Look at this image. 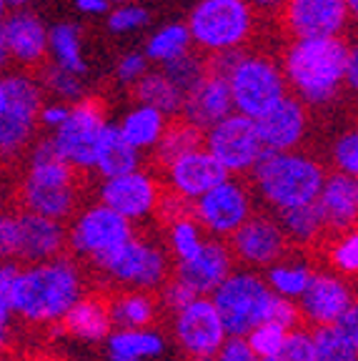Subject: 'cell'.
Listing matches in <instances>:
<instances>
[{"label":"cell","instance_id":"48","mask_svg":"<svg viewBox=\"0 0 358 361\" xmlns=\"http://www.w3.org/2000/svg\"><path fill=\"white\" fill-rule=\"evenodd\" d=\"M196 299H198L196 293L190 291L188 286H183L175 276L158 291V301H161L163 311H168V316L175 314V311H180L183 306H188L190 301H196Z\"/></svg>","mask_w":358,"mask_h":361},{"label":"cell","instance_id":"20","mask_svg":"<svg viewBox=\"0 0 358 361\" xmlns=\"http://www.w3.org/2000/svg\"><path fill=\"white\" fill-rule=\"evenodd\" d=\"M51 45V28L35 11H13L6 13L0 23V58L3 63H16L20 68H35L48 56Z\"/></svg>","mask_w":358,"mask_h":361},{"label":"cell","instance_id":"19","mask_svg":"<svg viewBox=\"0 0 358 361\" xmlns=\"http://www.w3.org/2000/svg\"><path fill=\"white\" fill-rule=\"evenodd\" d=\"M226 178H230L228 171L208 153L206 146L161 166V180L166 191L188 203L201 201L206 193H211L216 186H221Z\"/></svg>","mask_w":358,"mask_h":361},{"label":"cell","instance_id":"12","mask_svg":"<svg viewBox=\"0 0 358 361\" xmlns=\"http://www.w3.org/2000/svg\"><path fill=\"white\" fill-rule=\"evenodd\" d=\"M106 108L98 96H88L75 103L70 111V118L51 133V141L56 146L58 156L75 171H95V158L101 148L103 133L108 128Z\"/></svg>","mask_w":358,"mask_h":361},{"label":"cell","instance_id":"53","mask_svg":"<svg viewBox=\"0 0 358 361\" xmlns=\"http://www.w3.org/2000/svg\"><path fill=\"white\" fill-rule=\"evenodd\" d=\"M346 88L358 93V43L348 48V63H346Z\"/></svg>","mask_w":358,"mask_h":361},{"label":"cell","instance_id":"17","mask_svg":"<svg viewBox=\"0 0 358 361\" xmlns=\"http://www.w3.org/2000/svg\"><path fill=\"white\" fill-rule=\"evenodd\" d=\"M358 296L353 291L351 281L343 279L336 271L321 266L316 271L314 281L298 301L301 306L303 324L308 329H326V326H341L348 311L356 306Z\"/></svg>","mask_w":358,"mask_h":361},{"label":"cell","instance_id":"36","mask_svg":"<svg viewBox=\"0 0 358 361\" xmlns=\"http://www.w3.org/2000/svg\"><path fill=\"white\" fill-rule=\"evenodd\" d=\"M208 243V233L203 231V226L196 221V216H183V219L173 221L166 226V248H168L171 259L175 264L196 259Z\"/></svg>","mask_w":358,"mask_h":361},{"label":"cell","instance_id":"58","mask_svg":"<svg viewBox=\"0 0 358 361\" xmlns=\"http://www.w3.org/2000/svg\"><path fill=\"white\" fill-rule=\"evenodd\" d=\"M285 0H251V6L264 8V11H271V8H283Z\"/></svg>","mask_w":358,"mask_h":361},{"label":"cell","instance_id":"55","mask_svg":"<svg viewBox=\"0 0 358 361\" xmlns=\"http://www.w3.org/2000/svg\"><path fill=\"white\" fill-rule=\"evenodd\" d=\"M341 326L346 329L348 336L353 338V344H356V349H358V301H356V306H353V309L348 311V316L343 319Z\"/></svg>","mask_w":358,"mask_h":361},{"label":"cell","instance_id":"38","mask_svg":"<svg viewBox=\"0 0 358 361\" xmlns=\"http://www.w3.org/2000/svg\"><path fill=\"white\" fill-rule=\"evenodd\" d=\"M323 264L326 269L336 271L348 281L358 279V226L343 233H333L323 243Z\"/></svg>","mask_w":358,"mask_h":361},{"label":"cell","instance_id":"54","mask_svg":"<svg viewBox=\"0 0 358 361\" xmlns=\"http://www.w3.org/2000/svg\"><path fill=\"white\" fill-rule=\"evenodd\" d=\"M75 8L83 16H108L111 13V0H75Z\"/></svg>","mask_w":358,"mask_h":361},{"label":"cell","instance_id":"9","mask_svg":"<svg viewBox=\"0 0 358 361\" xmlns=\"http://www.w3.org/2000/svg\"><path fill=\"white\" fill-rule=\"evenodd\" d=\"M211 299L223 316L230 336H248L256 326L271 322L278 296L271 291L261 271L238 266Z\"/></svg>","mask_w":358,"mask_h":361},{"label":"cell","instance_id":"43","mask_svg":"<svg viewBox=\"0 0 358 361\" xmlns=\"http://www.w3.org/2000/svg\"><path fill=\"white\" fill-rule=\"evenodd\" d=\"M20 274V264L6 261L0 269V326H3V341H8L11 324L16 319V283Z\"/></svg>","mask_w":358,"mask_h":361},{"label":"cell","instance_id":"27","mask_svg":"<svg viewBox=\"0 0 358 361\" xmlns=\"http://www.w3.org/2000/svg\"><path fill=\"white\" fill-rule=\"evenodd\" d=\"M168 338L158 329H116L106 341L108 361H158Z\"/></svg>","mask_w":358,"mask_h":361},{"label":"cell","instance_id":"40","mask_svg":"<svg viewBox=\"0 0 358 361\" xmlns=\"http://www.w3.org/2000/svg\"><path fill=\"white\" fill-rule=\"evenodd\" d=\"M319 361H358V349L343 326L311 329Z\"/></svg>","mask_w":358,"mask_h":361},{"label":"cell","instance_id":"22","mask_svg":"<svg viewBox=\"0 0 358 361\" xmlns=\"http://www.w3.org/2000/svg\"><path fill=\"white\" fill-rule=\"evenodd\" d=\"M18 221H20V246L16 264H45L68 256V224L20 209H18Z\"/></svg>","mask_w":358,"mask_h":361},{"label":"cell","instance_id":"13","mask_svg":"<svg viewBox=\"0 0 358 361\" xmlns=\"http://www.w3.org/2000/svg\"><path fill=\"white\" fill-rule=\"evenodd\" d=\"M256 214V193L241 178H226L221 186L193 203V216L208 238L230 241Z\"/></svg>","mask_w":358,"mask_h":361},{"label":"cell","instance_id":"29","mask_svg":"<svg viewBox=\"0 0 358 361\" xmlns=\"http://www.w3.org/2000/svg\"><path fill=\"white\" fill-rule=\"evenodd\" d=\"M168 126L171 118L166 113L153 106H143V103H135L130 111L123 113V118L118 121V128L125 135V141L138 148L140 153L156 151Z\"/></svg>","mask_w":358,"mask_h":361},{"label":"cell","instance_id":"45","mask_svg":"<svg viewBox=\"0 0 358 361\" xmlns=\"http://www.w3.org/2000/svg\"><path fill=\"white\" fill-rule=\"evenodd\" d=\"M151 23V13L140 3H123L108 13V30L111 33H133L138 28H146Z\"/></svg>","mask_w":358,"mask_h":361},{"label":"cell","instance_id":"8","mask_svg":"<svg viewBox=\"0 0 358 361\" xmlns=\"http://www.w3.org/2000/svg\"><path fill=\"white\" fill-rule=\"evenodd\" d=\"M135 236V226L106 203H88L68 224V254L90 269L101 266Z\"/></svg>","mask_w":358,"mask_h":361},{"label":"cell","instance_id":"39","mask_svg":"<svg viewBox=\"0 0 358 361\" xmlns=\"http://www.w3.org/2000/svg\"><path fill=\"white\" fill-rule=\"evenodd\" d=\"M40 85H43L45 93H51L56 101L70 103V106H75V103H80L83 98H88L85 96L83 75L70 73V71L56 66V63L43 66V71H40Z\"/></svg>","mask_w":358,"mask_h":361},{"label":"cell","instance_id":"24","mask_svg":"<svg viewBox=\"0 0 358 361\" xmlns=\"http://www.w3.org/2000/svg\"><path fill=\"white\" fill-rule=\"evenodd\" d=\"M235 113L233 96H230L228 78L216 73H206V78L190 90L183 101V111L180 118L188 123L198 126L203 130H211L213 126H218L228 116Z\"/></svg>","mask_w":358,"mask_h":361},{"label":"cell","instance_id":"51","mask_svg":"<svg viewBox=\"0 0 358 361\" xmlns=\"http://www.w3.org/2000/svg\"><path fill=\"white\" fill-rule=\"evenodd\" d=\"M271 322L280 324V326H285L288 331H293V329H301V324H303L301 306H298L296 301L278 299V301H276V306H273V314H271Z\"/></svg>","mask_w":358,"mask_h":361},{"label":"cell","instance_id":"59","mask_svg":"<svg viewBox=\"0 0 358 361\" xmlns=\"http://www.w3.org/2000/svg\"><path fill=\"white\" fill-rule=\"evenodd\" d=\"M348 3V11H351V20L358 23V0H346Z\"/></svg>","mask_w":358,"mask_h":361},{"label":"cell","instance_id":"35","mask_svg":"<svg viewBox=\"0 0 358 361\" xmlns=\"http://www.w3.org/2000/svg\"><path fill=\"white\" fill-rule=\"evenodd\" d=\"M193 48V38H190L188 25L183 23H168L158 28L156 33H151V38L146 40V58L156 66H168V63L178 61V58L188 56Z\"/></svg>","mask_w":358,"mask_h":361},{"label":"cell","instance_id":"60","mask_svg":"<svg viewBox=\"0 0 358 361\" xmlns=\"http://www.w3.org/2000/svg\"><path fill=\"white\" fill-rule=\"evenodd\" d=\"M111 3H116V6H123V3H135V0H111Z\"/></svg>","mask_w":358,"mask_h":361},{"label":"cell","instance_id":"21","mask_svg":"<svg viewBox=\"0 0 358 361\" xmlns=\"http://www.w3.org/2000/svg\"><path fill=\"white\" fill-rule=\"evenodd\" d=\"M235 269H238V264H235L228 241L208 238L206 248H203L196 259L175 264L173 276L178 279L183 286H188L190 291L196 293L198 299H203V296L211 299L213 293L221 288V283H223Z\"/></svg>","mask_w":358,"mask_h":361},{"label":"cell","instance_id":"47","mask_svg":"<svg viewBox=\"0 0 358 361\" xmlns=\"http://www.w3.org/2000/svg\"><path fill=\"white\" fill-rule=\"evenodd\" d=\"M148 63H151V61L146 58V53H138V51L125 53V56L121 58V61H118V66H116V80L121 85H130V88H135L140 80L151 73Z\"/></svg>","mask_w":358,"mask_h":361},{"label":"cell","instance_id":"49","mask_svg":"<svg viewBox=\"0 0 358 361\" xmlns=\"http://www.w3.org/2000/svg\"><path fill=\"white\" fill-rule=\"evenodd\" d=\"M18 246H20V221H18V211H11L0 219V251L8 261H16Z\"/></svg>","mask_w":358,"mask_h":361},{"label":"cell","instance_id":"7","mask_svg":"<svg viewBox=\"0 0 358 361\" xmlns=\"http://www.w3.org/2000/svg\"><path fill=\"white\" fill-rule=\"evenodd\" d=\"M251 0H198L188 13L193 45L208 56L243 51L253 33Z\"/></svg>","mask_w":358,"mask_h":361},{"label":"cell","instance_id":"23","mask_svg":"<svg viewBox=\"0 0 358 361\" xmlns=\"http://www.w3.org/2000/svg\"><path fill=\"white\" fill-rule=\"evenodd\" d=\"M266 153L298 151L308 130V108L301 98L285 96L273 111L256 121Z\"/></svg>","mask_w":358,"mask_h":361},{"label":"cell","instance_id":"4","mask_svg":"<svg viewBox=\"0 0 358 361\" xmlns=\"http://www.w3.org/2000/svg\"><path fill=\"white\" fill-rule=\"evenodd\" d=\"M248 178L258 201L278 216L319 201L328 171L311 153H266Z\"/></svg>","mask_w":358,"mask_h":361},{"label":"cell","instance_id":"16","mask_svg":"<svg viewBox=\"0 0 358 361\" xmlns=\"http://www.w3.org/2000/svg\"><path fill=\"white\" fill-rule=\"evenodd\" d=\"M228 246L241 269L264 271V274L293 251L278 216L271 211H256L253 219L230 238Z\"/></svg>","mask_w":358,"mask_h":361},{"label":"cell","instance_id":"31","mask_svg":"<svg viewBox=\"0 0 358 361\" xmlns=\"http://www.w3.org/2000/svg\"><path fill=\"white\" fill-rule=\"evenodd\" d=\"M278 221L283 226L285 236L291 241L293 251H314V248H323L328 241V226H326L323 216H321L319 203H308V206H298V209L278 214Z\"/></svg>","mask_w":358,"mask_h":361},{"label":"cell","instance_id":"33","mask_svg":"<svg viewBox=\"0 0 358 361\" xmlns=\"http://www.w3.org/2000/svg\"><path fill=\"white\" fill-rule=\"evenodd\" d=\"M51 63L66 68L75 75L88 73V61L83 53V35L75 23H56L51 25V45H48Z\"/></svg>","mask_w":358,"mask_h":361},{"label":"cell","instance_id":"1","mask_svg":"<svg viewBox=\"0 0 358 361\" xmlns=\"http://www.w3.org/2000/svg\"><path fill=\"white\" fill-rule=\"evenodd\" d=\"M85 293V271L73 256L20 266L16 283V319L35 329L61 326Z\"/></svg>","mask_w":358,"mask_h":361},{"label":"cell","instance_id":"11","mask_svg":"<svg viewBox=\"0 0 358 361\" xmlns=\"http://www.w3.org/2000/svg\"><path fill=\"white\" fill-rule=\"evenodd\" d=\"M171 338L185 361H213L230 338L213 299H196L171 314Z\"/></svg>","mask_w":358,"mask_h":361},{"label":"cell","instance_id":"10","mask_svg":"<svg viewBox=\"0 0 358 361\" xmlns=\"http://www.w3.org/2000/svg\"><path fill=\"white\" fill-rule=\"evenodd\" d=\"M235 113L258 121L273 111L285 96H291L283 66L264 53H243L228 75Z\"/></svg>","mask_w":358,"mask_h":361},{"label":"cell","instance_id":"3","mask_svg":"<svg viewBox=\"0 0 358 361\" xmlns=\"http://www.w3.org/2000/svg\"><path fill=\"white\" fill-rule=\"evenodd\" d=\"M351 45L343 38L291 40L283 51L288 88L306 106H328L346 88V63Z\"/></svg>","mask_w":358,"mask_h":361},{"label":"cell","instance_id":"46","mask_svg":"<svg viewBox=\"0 0 358 361\" xmlns=\"http://www.w3.org/2000/svg\"><path fill=\"white\" fill-rule=\"evenodd\" d=\"M288 329L280 326V324L276 322H264L261 326H256L251 334H248V344L256 349V354L261 356V359H268V356H273L276 351H280V346L285 344V338H288Z\"/></svg>","mask_w":358,"mask_h":361},{"label":"cell","instance_id":"15","mask_svg":"<svg viewBox=\"0 0 358 361\" xmlns=\"http://www.w3.org/2000/svg\"><path fill=\"white\" fill-rule=\"evenodd\" d=\"M166 196L161 176L151 173L148 169L133 171L121 178L103 180L98 186V201L106 203L108 209L121 214L133 226L146 224L153 216L158 219V209Z\"/></svg>","mask_w":358,"mask_h":361},{"label":"cell","instance_id":"18","mask_svg":"<svg viewBox=\"0 0 358 361\" xmlns=\"http://www.w3.org/2000/svg\"><path fill=\"white\" fill-rule=\"evenodd\" d=\"M351 20L346 0H285L280 23L291 40L341 38Z\"/></svg>","mask_w":358,"mask_h":361},{"label":"cell","instance_id":"25","mask_svg":"<svg viewBox=\"0 0 358 361\" xmlns=\"http://www.w3.org/2000/svg\"><path fill=\"white\" fill-rule=\"evenodd\" d=\"M61 331L75 341H83V344H106L111 334L116 331L111 314V296L88 291L63 319Z\"/></svg>","mask_w":358,"mask_h":361},{"label":"cell","instance_id":"37","mask_svg":"<svg viewBox=\"0 0 358 361\" xmlns=\"http://www.w3.org/2000/svg\"><path fill=\"white\" fill-rule=\"evenodd\" d=\"M203 146H206V130L188 123V121L178 116L175 121H171L161 146L156 148L158 166L171 164L175 158L185 156V153H190V151H198V148H203Z\"/></svg>","mask_w":358,"mask_h":361},{"label":"cell","instance_id":"14","mask_svg":"<svg viewBox=\"0 0 358 361\" xmlns=\"http://www.w3.org/2000/svg\"><path fill=\"white\" fill-rule=\"evenodd\" d=\"M206 148L228 176H251L266 156L264 141L253 118L233 113L218 126L206 130Z\"/></svg>","mask_w":358,"mask_h":361},{"label":"cell","instance_id":"34","mask_svg":"<svg viewBox=\"0 0 358 361\" xmlns=\"http://www.w3.org/2000/svg\"><path fill=\"white\" fill-rule=\"evenodd\" d=\"M135 101L143 103V106H153L158 111H163L166 116H175L178 118L180 111H183V101L185 96L180 93V88L163 73L161 68L158 71H151L146 78L140 80L138 85L133 88Z\"/></svg>","mask_w":358,"mask_h":361},{"label":"cell","instance_id":"61","mask_svg":"<svg viewBox=\"0 0 358 361\" xmlns=\"http://www.w3.org/2000/svg\"><path fill=\"white\" fill-rule=\"evenodd\" d=\"M3 361H16V359H11V356H6V359H3Z\"/></svg>","mask_w":358,"mask_h":361},{"label":"cell","instance_id":"44","mask_svg":"<svg viewBox=\"0 0 358 361\" xmlns=\"http://www.w3.org/2000/svg\"><path fill=\"white\" fill-rule=\"evenodd\" d=\"M264 361H319L316 359V344H314V331L308 326L293 329L285 338V344L280 351Z\"/></svg>","mask_w":358,"mask_h":361},{"label":"cell","instance_id":"5","mask_svg":"<svg viewBox=\"0 0 358 361\" xmlns=\"http://www.w3.org/2000/svg\"><path fill=\"white\" fill-rule=\"evenodd\" d=\"M175 261L166 243L135 233L121 251L95 266L93 274L113 291H148L158 293L173 279Z\"/></svg>","mask_w":358,"mask_h":361},{"label":"cell","instance_id":"28","mask_svg":"<svg viewBox=\"0 0 358 361\" xmlns=\"http://www.w3.org/2000/svg\"><path fill=\"white\" fill-rule=\"evenodd\" d=\"M319 266H314L308 261V256L303 251H291V254L280 259L278 264H273L264 276L268 281L271 291L278 296V299H288V301H301L303 293L308 291L311 281H314Z\"/></svg>","mask_w":358,"mask_h":361},{"label":"cell","instance_id":"41","mask_svg":"<svg viewBox=\"0 0 358 361\" xmlns=\"http://www.w3.org/2000/svg\"><path fill=\"white\" fill-rule=\"evenodd\" d=\"M161 71L168 75L175 85H178L183 96H188L190 90L196 88V85L206 78L208 61H203L201 56H193V53H188V56L178 58V61L168 63V66H163Z\"/></svg>","mask_w":358,"mask_h":361},{"label":"cell","instance_id":"42","mask_svg":"<svg viewBox=\"0 0 358 361\" xmlns=\"http://www.w3.org/2000/svg\"><path fill=\"white\" fill-rule=\"evenodd\" d=\"M331 166L338 173H346L358 180V126L343 130L331 143Z\"/></svg>","mask_w":358,"mask_h":361},{"label":"cell","instance_id":"26","mask_svg":"<svg viewBox=\"0 0 358 361\" xmlns=\"http://www.w3.org/2000/svg\"><path fill=\"white\" fill-rule=\"evenodd\" d=\"M316 203L331 236L358 226V180L351 176L331 171Z\"/></svg>","mask_w":358,"mask_h":361},{"label":"cell","instance_id":"30","mask_svg":"<svg viewBox=\"0 0 358 361\" xmlns=\"http://www.w3.org/2000/svg\"><path fill=\"white\" fill-rule=\"evenodd\" d=\"M143 169V153L135 146L125 141V135L121 133L118 126H108L103 133L101 148H98V158H95V173L103 180L121 178L133 171Z\"/></svg>","mask_w":358,"mask_h":361},{"label":"cell","instance_id":"52","mask_svg":"<svg viewBox=\"0 0 358 361\" xmlns=\"http://www.w3.org/2000/svg\"><path fill=\"white\" fill-rule=\"evenodd\" d=\"M70 111H73L70 103H61V101L45 103L43 111H40V126L48 128L51 133H56V130L70 118Z\"/></svg>","mask_w":358,"mask_h":361},{"label":"cell","instance_id":"2","mask_svg":"<svg viewBox=\"0 0 358 361\" xmlns=\"http://www.w3.org/2000/svg\"><path fill=\"white\" fill-rule=\"evenodd\" d=\"M18 206L20 211L61 224H70V219L80 211L78 171L58 156L51 135L28 148L25 169L18 180Z\"/></svg>","mask_w":358,"mask_h":361},{"label":"cell","instance_id":"56","mask_svg":"<svg viewBox=\"0 0 358 361\" xmlns=\"http://www.w3.org/2000/svg\"><path fill=\"white\" fill-rule=\"evenodd\" d=\"M20 361H66V359L58 354H51V351H33V354L23 356Z\"/></svg>","mask_w":358,"mask_h":361},{"label":"cell","instance_id":"32","mask_svg":"<svg viewBox=\"0 0 358 361\" xmlns=\"http://www.w3.org/2000/svg\"><path fill=\"white\" fill-rule=\"evenodd\" d=\"M163 306L156 293L148 291H113L111 314L116 329H153Z\"/></svg>","mask_w":358,"mask_h":361},{"label":"cell","instance_id":"50","mask_svg":"<svg viewBox=\"0 0 358 361\" xmlns=\"http://www.w3.org/2000/svg\"><path fill=\"white\" fill-rule=\"evenodd\" d=\"M213 361H264V359H261V356L256 354V349L248 344L246 336H230Z\"/></svg>","mask_w":358,"mask_h":361},{"label":"cell","instance_id":"6","mask_svg":"<svg viewBox=\"0 0 358 361\" xmlns=\"http://www.w3.org/2000/svg\"><path fill=\"white\" fill-rule=\"evenodd\" d=\"M43 85L28 71H8L0 78V148L13 158L33 146L43 111Z\"/></svg>","mask_w":358,"mask_h":361},{"label":"cell","instance_id":"57","mask_svg":"<svg viewBox=\"0 0 358 361\" xmlns=\"http://www.w3.org/2000/svg\"><path fill=\"white\" fill-rule=\"evenodd\" d=\"M0 3H3V8H6L8 13H13V11H25L30 0H0Z\"/></svg>","mask_w":358,"mask_h":361}]
</instances>
